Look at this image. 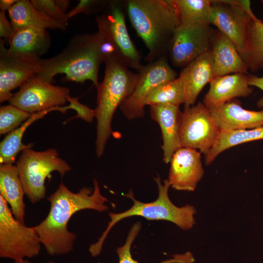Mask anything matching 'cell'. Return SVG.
<instances>
[{
  "label": "cell",
  "mask_w": 263,
  "mask_h": 263,
  "mask_svg": "<svg viewBox=\"0 0 263 263\" xmlns=\"http://www.w3.org/2000/svg\"><path fill=\"white\" fill-rule=\"evenodd\" d=\"M94 188L83 187L77 193L71 191L62 182L47 200L50 208L46 218L35 226L41 244L48 254L61 255L73 249L76 235L69 231L68 224L77 211L90 209L98 212L108 210L106 197L102 195L98 183L94 180Z\"/></svg>",
  "instance_id": "6da1fadb"
},
{
  "label": "cell",
  "mask_w": 263,
  "mask_h": 263,
  "mask_svg": "<svg viewBox=\"0 0 263 263\" xmlns=\"http://www.w3.org/2000/svg\"><path fill=\"white\" fill-rule=\"evenodd\" d=\"M131 23L148 50V63L167 57L175 30L180 25L175 0H126Z\"/></svg>",
  "instance_id": "7a4b0ae2"
},
{
  "label": "cell",
  "mask_w": 263,
  "mask_h": 263,
  "mask_svg": "<svg viewBox=\"0 0 263 263\" xmlns=\"http://www.w3.org/2000/svg\"><path fill=\"white\" fill-rule=\"evenodd\" d=\"M103 39L99 31L73 36L58 54L42 59L40 69L35 76L52 83L56 75L63 74L68 81L83 83L90 80L97 88L99 68L104 62L101 50Z\"/></svg>",
  "instance_id": "3957f363"
},
{
  "label": "cell",
  "mask_w": 263,
  "mask_h": 263,
  "mask_svg": "<svg viewBox=\"0 0 263 263\" xmlns=\"http://www.w3.org/2000/svg\"><path fill=\"white\" fill-rule=\"evenodd\" d=\"M103 80L97 88V106L94 117L97 121L96 153L100 157L111 135L114 113L121 104L132 93L138 79V74L132 72L116 57L105 61Z\"/></svg>",
  "instance_id": "277c9868"
},
{
  "label": "cell",
  "mask_w": 263,
  "mask_h": 263,
  "mask_svg": "<svg viewBox=\"0 0 263 263\" xmlns=\"http://www.w3.org/2000/svg\"><path fill=\"white\" fill-rule=\"evenodd\" d=\"M158 189V196L154 201L144 203L136 200L132 190L124 196L133 201V205L129 209L119 213H110L111 220L108 226L98 239L97 242L92 244L89 251L93 257L98 255L102 249L104 241L112 228L122 219L138 216L149 220H166L172 222L183 230L191 228L195 223L194 215L196 210L193 206L187 205L178 207L170 200L168 191L170 185L168 179L161 182L157 175L154 178Z\"/></svg>",
  "instance_id": "5b68a950"
},
{
  "label": "cell",
  "mask_w": 263,
  "mask_h": 263,
  "mask_svg": "<svg viewBox=\"0 0 263 263\" xmlns=\"http://www.w3.org/2000/svg\"><path fill=\"white\" fill-rule=\"evenodd\" d=\"M16 166L25 194L33 204L44 198L45 180L51 172L57 171L63 177L71 169L54 148L40 151L25 149L21 151Z\"/></svg>",
  "instance_id": "8992f818"
},
{
  "label": "cell",
  "mask_w": 263,
  "mask_h": 263,
  "mask_svg": "<svg viewBox=\"0 0 263 263\" xmlns=\"http://www.w3.org/2000/svg\"><path fill=\"white\" fill-rule=\"evenodd\" d=\"M41 244L35 227L17 220L0 195V257L14 261L33 258L39 253Z\"/></svg>",
  "instance_id": "52a82bcc"
},
{
  "label": "cell",
  "mask_w": 263,
  "mask_h": 263,
  "mask_svg": "<svg viewBox=\"0 0 263 263\" xmlns=\"http://www.w3.org/2000/svg\"><path fill=\"white\" fill-rule=\"evenodd\" d=\"M123 0H110L104 11L96 17L98 31L115 47L120 61L137 72L142 56L129 35Z\"/></svg>",
  "instance_id": "ba28073f"
},
{
  "label": "cell",
  "mask_w": 263,
  "mask_h": 263,
  "mask_svg": "<svg viewBox=\"0 0 263 263\" xmlns=\"http://www.w3.org/2000/svg\"><path fill=\"white\" fill-rule=\"evenodd\" d=\"M211 13L208 23L217 27L235 44L244 60L246 56L248 26L256 16L249 0H211Z\"/></svg>",
  "instance_id": "9c48e42d"
},
{
  "label": "cell",
  "mask_w": 263,
  "mask_h": 263,
  "mask_svg": "<svg viewBox=\"0 0 263 263\" xmlns=\"http://www.w3.org/2000/svg\"><path fill=\"white\" fill-rule=\"evenodd\" d=\"M221 130L207 108L202 102L186 107L181 114L179 139L181 147L195 149L207 156Z\"/></svg>",
  "instance_id": "30bf717a"
},
{
  "label": "cell",
  "mask_w": 263,
  "mask_h": 263,
  "mask_svg": "<svg viewBox=\"0 0 263 263\" xmlns=\"http://www.w3.org/2000/svg\"><path fill=\"white\" fill-rule=\"evenodd\" d=\"M138 79L132 94L119 106L128 119L144 116V101L147 95L160 84L176 78L177 73L169 63L167 57L160 58L142 65L138 72Z\"/></svg>",
  "instance_id": "8fae6325"
},
{
  "label": "cell",
  "mask_w": 263,
  "mask_h": 263,
  "mask_svg": "<svg viewBox=\"0 0 263 263\" xmlns=\"http://www.w3.org/2000/svg\"><path fill=\"white\" fill-rule=\"evenodd\" d=\"M213 34L207 23L180 24L175 30L168 48L167 56L172 65L185 67L210 50Z\"/></svg>",
  "instance_id": "7c38bea8"
},
{
  "label": "cell",
  "mask_w": 263,
  "mask_h": 263,
  "mask_svg": "<svg viewBox=\"0 0 263 263\" xmlns=\"http://www.w3.org/2000/svg\"><path fill=\"white\" fill-rule=\"evenodd\" d=\"M69 95L68 88L55 86L35 76L20 87L9 102L24 111L34 113L62 106L67 101Z\"/></svg>",
  "instance_id": "4fadbf2b"
},
{
  "label": "cell",
  "mask_w": 263,
  "mask_h": 263,
  "mask_svg": "<svg viewBox=\"0 0 263 263\" xmlns=\"http://www.w3.org/2000/svg\"><path fill=\"white\" fill-rule=\"evenodd\" d=\"M0 39V102L10 100L11 91L20 87L39 71L42 58L10 53Z\"/></svg>",
  "instance_id": "5bb4252c"
},
{
  "label": "cell",
  "mask_w": 263,
  "mask_h": 263,
  "mask_svg": "<svg viewBox=\"0 0 263 263\" xmlns=\"http://www.w3.org/2000/svg\"><path fill=\"white\" fill-rule=\"evenodd\" d=\"M201 152L189 148L181 147L173 154L168 181L177 190L194 191L204 174Z\"/></svg>",
  "instance_id": "9a60e30c"
},
{
  "label": "cell",
  "mask_w": 263,
  "mask_h": 263,
  "mask_svg": "<svg viewBox=\"0 0 263 263\" xmlns=\"http://www.w3.org/2000/svg\"><path fill=\"white\" fill-rule=\"evenodd\" d=\"M248 75L236 73L214 77L209 83L203 103L208 109L218 107L239 97H247L253 89L248 83Z\"/></svg>",
  "instance_id": "2e32d148"
},
{
  "label": "cell",
  "mask_w": 263,
  "mask_h": 263,
  "mask_svg": "<svg viewBox=\"0 0 263 263\" xmlns=\"http://www.w3.org/2000/svg\"><path fill=\"white\" fill-rule=\"evenodd\" d=\"M150 113L160 127L163 161L169 164L175 152L181 148L179 132L182 112L179 105L165 104L150 106Z\"/></svg>",
  "instance_id": "e0dca14e"
},
{
  "label": "cell",
  "mask_w": 263,
  "mask_h": 263,
  "mask_svg": "<svg viewBox=\"0 0 263 263\" xmlns=\"http://www.w3.org/2000/svg\"><path fill=\"white\" fill-rule=\"evenodd\" d=\"M208 110L221 131L263 127V110L256 111L244 109L236 99Z\"/></svg>",
  "instance_id": "ac0fdd59"
},
{
  "label": "cell",
  "mask_w": 263,
  "mask_h": 263,
  "mask_svg": "<svg viewBox=\"0 0 263 263\" xmlns=\"http://www.w3.org/2000/svg\"><path fill=\"white\" fill-rule=\"evenodd\" d=\"M211 43L214 78L236 73L247 74L245 61L226 36L218 30L213 34Z\"/></svg>",
  "instance_id": "d6986e66"
},
{
  "label": "cell",
  "mask_w": 263,
  "mask_h": 263,
  "mask_svg": "<svg viewBox=\"0 0 263 263\" xmlns=\"http://www.w3.org/2000/svg\"><path fill=\"white\" fill-rule=\"evenodd\" d=\"M185 94V107L193 105L205 86L214 78L210 49L193 60L181 72Z\"/></svg>",
  "instance_id": "ffe728a7"
},
{
  "label": "cell",
  "mask_w": 263,
  "mask_h": 263,
  "mask_svg": "<svg viewBox=\"0 0 263 263\" xmlns=\"http://www.w3.org/2000/svg\"><path fill=\"white\" fill-rule=\"evenodd\" d=\"M8 42L11 54L40 57L49 49L51 38L46 29L23 27L14 29Z\"/></svg>",
  "instance_id": "44dd1931"
},
{
  "label": "cell",
  "mask_w": 263,
  "mask_h": 263,
  "mask_svg": "<svg viewBox=\"0 0 263 263\" xmlns=\"http://www.w3.org/2000/svg\"><path fill=\"white\" fill-rule=\"evenodd\" d=\"M0 195L9 205L15 218L24 223L25 194L16 165L3 164L0 166Z\"/></svg>",
  "instance_id": "7402d4cb"
},
{
  "label": "cell",
  "mask_w": 263,
  "mask_h": 263,
  "mask_svg": "<svg viewBox=\"0 0 263 263\" xmlns=\"http://www.w3.org/2000/svg\"><path fill=\"white\" fill-rule=\"evenodd\" d=\"M8 12L14 29L23 27L67 29L68 24L49 18L35 8L30 0H19Z\"/></svg>",
  "instance_id": "603a6c76"
},
{
  "label": "cell",
  "mask_w": 263,
  "mask_h": 263,
  "mask_svg": "<svg viewBox=\"0 0 263 263\" xmlns=\"http://www.w3.org/2000/svg\"><path fill=\"white\" fill-rule=\"evenodd\" d=\"M67 110L66 106H57L34 113L19 127L9 132L0 144V165L13 164L20 151L31 148L32 144H23L22 139L25 131L33 123L43 117L49 112L58 111L64 113Z\"/></svg>",
  "instance_id": "cb8c5ba5"
},
{
  "label": "cell",
  "mask_w": 263,
  "mask_h": 263,
  "mask_svg": "<svg viewBox=\"0 0 263 263\" xmlns=\"http://www.w3.org/2000/svg\"><path fill=\"white\" fill-rule=\"evenodd\" d=\"M263 139V127L251 129L221 131L215 145L205 157L206 165L211 164L224 151L239 144Z\"/></svg>",
  "instance_id": "d4e9b609"
},
{
  "label": "cell",
  "mask_w": 263,
  "mask_h": 263,
  "mask_svg": "<svg viewBox=\"0 0 263 263\" xmlns=\"http://www.w3.org/2000/svg\"><path fill=\"white\" fill-rule=\"evenodd\" d=\"M248 69L252 72L263 70V21L256 17L248 26V40L244 59Z\"/></svg>",
  "instance_id": "484cf974"
},
{
  "label": "cell",
  "mask_w": 263,
  "mask_h": 263,
  "mask_svg": "<svg viewBox=\"0 0 263 263\" xmlns=\"http://www.w3.org/2000/svg\"><path fill=\"white\" fill-rule=\"evenodd\" d=\"M185 103L184 84L179 77L155 87L146 97L144 105L170 104L180 105Z\"/></svg>",
  "instance_id": "4316f807"
},
{
  "label": "cell",
  "mask_w": 263,
  "mask_h": 263,
  "mask_svg": "<svg viewBox=\"0 0 263 263\" xmlns=\"http://www.w3.org/2000/svg\"><path fill=\"white\" fill-rule=\"evenodd\" d=\"M180 24L208 23L212 2L209 0H175Z\"/></svg>",
  "instance_id": "83f0119b"
},
{
  "label": "cell",
  "mask_w": 263,
  "mask_h": 263,
  "mask_svg": "<svg viewBox=\"0 0 263 263\" xmlns=\"http://www.w3.org/2000/svg\"><path fill=\"white\" fill-rule=\"evenodd\" d=\"M141 228L140 222L134 224L128 233L124 244L116 249L118 256L119 263H140L134 260L132 256L131 249L132 244L138 234ZM194 259L190 252L184 254H176L173 258L163 261L160 263H193Z\"/></svg>",
  "instance_id": "f1b7e54d"
},
{
  "label": "cell",
  "mask_w": 263,
  "mask_h": 263,
  "mask_svg": "<svg viewBox=\"0 0 263 263\" xmlns=\"http://www.w3.org/2000/svg\"><path fill=\"white\" fill-rule=\"evenodd\" d=\"M33 113L24 111L12 104L2 106L0 108V134L9 133Z\"/></svg>",
  "instance_id": "f546056e"
},
{
  "label": "cell",
  "mask_w": 263,
  "mask_h": 263,
  "mask_svg": "<svg viewBox=\"0 0 263 263\" xmlns=\"http://www.w3.org/2000/svg\"><path fill=\"white\" fill-rule=\"evenodd\" d=\"M32 5L49 18L67 24V14L57 5L56 0H31Z\"/></svg>",
  "instance_id": "4dcf8cb0"
},
{
  "label": "cell",
  "mask_w": 263,
  "mask_h": 263,
  "mask_svg": "<svg viewBox=\"0 0 263 263\" xmlns=\"http://www.w3.org/2000/svg\"><path fill=\"white\" fill-rule=\"evenodd\" d=\"M109 2L110 0H80L78 3L67 13L68 18H72L80 13L87 15L101 13Z\"/></svg>",
  "instance_id": "1f68e13d"
},
{
  "label": "cell",
  "mask_w": 263,
  "mask_h": 263,
  "mask_svg": "<svg viewBox=\"0 0 263 263\" xmlns=\"http://www.w3.org/2000/svg\"><path fill=\"white\" fill-rule=\"evenodd\" d=\"M67 101L73 106V110L77 113V115L75 117H80L85 121L91 122L94 117V110L91 109L85 105L79 102L77 98L71 97H67Z\"/></svg>",
  "instance_id": "d6a6232c"
},
{
  "label": "cell",
  "mask_w": 263,
  "mask_h": 263,
  "mask_svg": "<svg viewBox=\"0 0 263 263\" xmlns=\"http://www.w3.org/2000/svg\"><path fill=\"white\" fill-rule=\"evenodd\" d=\"M14 31L13 26L6 17L5 12L0 11V37L6 41H8Z\"/></svg>",
  "instance_id": "836d02e7"
},
{
  "label": "cell",
  "mask_w": 263,
  "mask_h": 263,
  "mask_svg": "<svg viewBox=\"0 0 263 263\" xmlns=\"http://www.w3.org/2000/svg\"><path fill=\"white\" fill-rule=\"evenodd\" d=\"M248 83L250 86L257 87L263 91V77L248 75ZM257 106L259 108L263 107V98L258 100Z\"/></svg>",
  "instance_id": "e575fe53"
},
{
  "label": "cell",
  "mask_w": 263,
  "mask_h": 263,
  "mask_svg": "<svg viewBox=\"0 0 263 263\" xmlns=\"http://www.w3.org/2000/svg\"><path fill=\"white\" fill-rule=\"evenodd\" d=\"M19 0H0V9L1 11L5 12L8 11Z\"/></svg>",
  "instance_id": "d590c367"
},
{
  "label": "cell",
  "mask_w": 263,
  "mask_h": 263,
  "mask_svg": "<svg viewBox=\"0 0 263 263\" xmlns=\"http://www.w3.org/2000/svg\"><path fill=\"white\" fill-rule=\"evenodd\" d=\"M57 5L63 11L66 12V11L69 7V1L66 0H56Z\"/></svg>",
  "instance_id": "8d00e7d4"
},
{
  "label": "cell",
  "mask_w": 263,
  "mask_h": 263,
  "mask_svg": "<svg viewBox=\"0 0 263 263\" xmlns=\"http://www.w3.org/2000/svg\"><path fill=\"white\" fill-rule=\"evenodd\" d=\"M14 263H32L27 260H23L20 261H14ZM45 263H54L53 261H49Z\"/></svg>",
  "instance_id": "74e56055"
},
{
  "label": "cell",
  "mask_w": 263,
  "mask_h": 263,
  "mask_svg": "<svg viewBox=\"0 0 263 263\" xmlns=\"http://www.w3.org/2000/svg\"><path fill=\"white\" fill-rule=\"evenodd\" d=\"M262 1V2H263V0Z\"/></svg>",
  "instance_id": "f35d334b"
}]
</instances>
